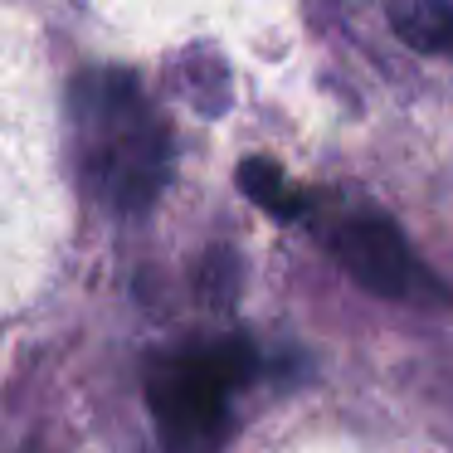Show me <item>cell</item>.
Returning <instances> with one entry per match:
<instances>
[{"instance_id": "obj_1", "label": "cell", "mask_w": 453, "mask_h": 453, "mask_svg": "<svg viewBox=\"0 0 453 453\" xmlns=\"http://www.w3.org/2000/svg\"><path fill=\"white\" fill-rule=\"evenodd\" d=\"M83 176L112 210H147L171 171V137L127 73H83L73 88Z\"/></svg>"}, {"instance_id": "obj_2", "label": "cell", "mask_w": 453, "mask_h": 453, "mask_svg": "<svg viewBox=\"0 0 453 453\" xmlns=\"http://www.w3.org/2000/svg\"><path fill=\"white\" fill-rule=\"evenodd\" d=\"M254 346L215 342L200 351L157 356L147 365V404L171 453H215L229 434V395L254 375Z\"/></svg>"}, {"instance_id": "obj_3", "label": "cell", "mask_w": 453, "mask_h": 453, "mask_svg": "<svg viewBox=\"0 0 453 453\" xmlns=\"http://www.w3.org/2000/svg\"><path fill=\"white\" fill-rule=\"evenodd\" d=\"M332 254L346 273L361 288L380 297H400V303H414V297H434L429 273L419 268V258L410 254V244L400 239V229L380 215H351L332 229Z\"/></svg>"}, {"instance_id": "obj_4", "label": "cell", "mask_w": 453, "mask_h": 453, "mask_svg": "<svg viewBox=\"0 0 453 453\" xmlns=\"http://www.w3.org/2000/svg\"><path fill=\"white\" fill-rule=\"evenodd\" d=\"M390 25L424 54H453V0H390Z\"/></svg>"}, {"instance_id": "obj_5", "label": "cell", "mask_w": 453, "mask_h": 453, "mask_svg": "<svg viewBox=\"0 0 453 453\" xmlns=\"http://www.w3.org/2000/svg\"><path fill=\"white\" fill-rule=\"evenodd\" d=\"M239 186H244V196L254 200V205H264L268 215H278V219H303V210H307L303 190H297L293 180L283 176V166H273V161H244V166H239Z\"/></svg>"}]
</instances>
